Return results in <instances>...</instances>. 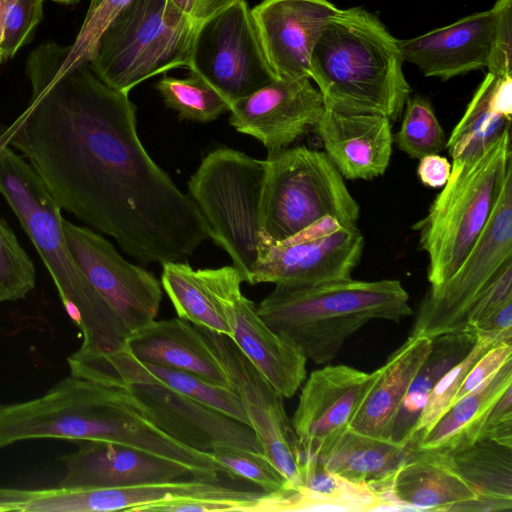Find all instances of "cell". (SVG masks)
<instances>
[{
	"label": "cell",
	"mask_w": 512,
	"mask_h": 512,
	"mask_svg": "<svg viewBox=\"0 0 512 512\" xmlns=\"http://www.w3.org/2000/svg\"><path fill=\"white\" fill-rule=\"evenodd\" d=\"M482 438L512 447V386L501 395L490 411Z\"/></svg>",
	"instance_id": "cell-42"
},
{
	"label": "cell",
	"mask_w": 512,
	"mask_h": 512,
	"mask_svg": "<svg viewBox=\"0 0 512 512\" xmlns=\"http://www.w3.org/2000/svg\"><path fill=\"white\" fill-rule=\"evenodd\" d=\"M161 286L179 318L197 327L232 337L226 314L198 270L184 261L162 264Z\"/></svg>",
	"instance_id": "cell-32"
},
{
	"label": "cell",
	"mask_w": 512,
	"mask_h": 512,
	"mask_svg": "<svg viewBox=\"0 0 512 512\" xmlns=\"http://www.w3.org/2000/svg\"><path fill=\"white\" fill-rule=\"evenodd\" d=\"M364 242L357 226L325 216L284 241L266 245L247 283L303 287L349 279Z\"/></svg>",
	"instance_id": "cell-13"
},
{
	"label": "cell",
	"mask_w": 512,
	"mask_h": 512,
	"mask_svg": "<svg viewBox=\"0 0 512 512\" xmlns=\"http://www.w3.org/2000/svg\"><path fill=\"white\" fill-rule=\"evenodd\" d=\"M409 450V445L380 438L348 427L330 448L318 458L339 476L371 487L384 501L392 477Z\"/></svg>",
	"instance_id": "cell-27"
},
{
	"label": "cell",
	"mask_w": 512,
	"mask_h": 512,
	"mask_svg": "<svg viewBox=\"0 0 512 512\" xmlns=\"http://www.w3.org/2000/svg\"><path fill=\"white\" fill-rule=\"evenodd\" d=\"M42 16L43 0H4V60L13 58L30 41Z\"/></svg>",
	"instance_id": "cell-39"
},
{
	"label": "cell",
	"mask_w": 512,
	"mask_h": 512,
	"mask_svg": "<svg viewBox=\"0 0 512 512\" xmlns=\"http://www.w3.org/2000/svg\"><path fill=\"white\" fill-rule=\"evenodd\" d=\"M512 386V359L477 388L455 401L435 424L410 447L452 452L482 437L490 411Z\"/></svg>",
	"instance_id": "cell-28"
},
{
	"label": "cell",
	"mask_w": 512,
	"mask_h": 512,
	"mask_svg": "<svg viewBox=\"0 0 512 512\" xmlns=\"http://www.w3.org/2000/svg\"><path fill=\"white\" fill-rule=\"evenodd\" d=\"M417 174L422 184L430 188L443 187L451 174V164L439 154H430L419 159Z\"/></svg>",
	"instance_id": "cell-45"
},
{
	"label": "cell",
	"mask_w": 512,
	"mask_h": 512,
	"mask_svg": "<svg viewBox=\"0 0 512 512\" xmlns=\"http://www.w3.org/2000/svg\"><path fill=\"white\" fill-rule=\"evenodd\" d=\"M155 87L180 120L211 122L230 109V102L193 71L185 78L164 76Z\"/></svg>",
	"instance_id": "cell-33"
},
{
	"label": "cell",
	"mask_w": 512,
	"mask_h": 512,
	"mask_svg": "<svg viewBox=\"0 0 512 512\" xmlns=\"http://www.w3.org/2000/svg\"><path fill=\"white\" fill-rule=\"evenodd\" d=\"M503 343L490 336H477L470 352L449 369L430 392L427 402L415 423L408 445L424 435L452 405L467 373L475 362L490 348Z\"/></svg>",
	"instance_id": "cell-35"
},
{
	"label": "cell",
	"mask_w": 512,
	"mask_h": 512,
	"mask_svg": "<svg viewBox=\"0 0 512 512\" xmlns=\"http://www.w3.org/2000/svg\"><path fill=\"white\" fill-rule=\"evenodd\" d=\"M498 22L488 72L512 77V0H496Z\"/></svg>",
	"instance_id": "cell-40"
},
{
	"label": "cell",
	"mask_w": 512,
	"mask_h": 512,
	"mask_svg": "<svg viewBox=\"0 0 512 512\" xmlns=\"http://www.w3.org/2000/svg\"><path fill=\"white\" fill-rule=\"evenodd\" d=\"M445 453L477 495L461 511H511L512 447L482 438Z\"/></svg>",
	"instance_id": "cell-29"
},
{
	"label": "cell",
	"mask_w": 512,
	"mask_h": 512,
	"mask_svg": "<svg viewBox=\"0 0 512 512\" xmlns=\"http://www.w3.org/2000/svg\"><path fill=\"white\" fill-rule=\"evenodd\" d=\"M476 333L468 327L431 338L430 350L401 403L391 439L408 444L427 398L442 376L461 361L476 343Z\"/></svg>",
	"instance_id": "cell-30"
},
{
	"label": "cell",
	"mask_w": 512,
	"mask_h": 512,
	"mask_svg": "<svg viewBox=\"0 0 512 512\" xmlns=\"http://www.w3.org/2000/svg\"><path fill=\"white\" fill-rule=\"evenodd\" d=\"M209 452L230 478L248 480L268 493L290 490L287 479L265 456L226 446H216Z\"/></svg>",
	"instance_id": "cell-37"
},
{
	"label": "cell",
	"mask_w": 512,
	"mask_h": 512,
	"mask_svg": "<svg viewBox=\"0 0 512 512\" xmlns=\"http://www.w3.org/2000/svg\"><path fill=\"white\" fill-rule=\"evenodd\" d=\"M339 10L329 0H262L251 8L264 54L276 78H310L312 51Z\"/></svg>",
	"instance_id": "cell-19"
},
{
	"label": "cell",
	"mask_w": 512,
	"mask_h": 512,
	"mask_svg": "<svg viewBox=\"0 0 512 512\" xmlns=\"http://www.w3.org/2000/svg\"><path fill=\"white\" fill-rule=\"evenodd\" d=\"M431 346L425 336L408 339L377 369L349 427L368 435L390 438L401 403Z\"/></svg>",
	"instance_id": "cell-25"
},
{
	"label": "cell",
	"mask_w": 512,
	"mask_h": 512,
	"mask_svg": "<svg viewBox=\"0 0 512 512\" xmlns=\"http://www.w3.org/2000/svg\"><path fill=\"white\" fill-rule=\"evenodd\" d=\"M53 1L56 3H59V4L72 5V4L79 2L80 0H53ZM101 1L102 0H90V4H89V8H88L87 12L94 10L100 4Z\"/></svg>",
	"instance_id": "cell-48"
},
{
	"label": "cell",
	"mask_w": 512,
	"mask_h": 512,
	"mask_svg": "<svg viewBox=\"0 0 512 512\" xmlns=\"http://www.w3.org/2000/svg\"><path fill=\"white\" fill-rule=\"evenodd\" d=\"M512 260V173L474 247L443 284L430 287L420 303L410 336L433 338L465 328L473 307Z\"/></svg>",
	"instance_id": "cell-11"
},
{
	"label": "cell",
	"mask_w": 512,
	"mask_h": 512,
	"mask_svg": "<svg viewBox=\"0 0 512 512\" xmlns=\"http://www.w3.org/2000/svg\"><path fill=\"white\" fill-rule=\"evenodd\" d=\"M510 173L511 128L472 161L451 167L444 188L414 226L428 256L430 287L448 280L474 247Z\"/></svg>",
	"instance_id": "cell-6"
},
{
	"label": "cell",
	"mask_w": 512,
	"mask_h": 512,
	"mask_svg": "<svg viewBox=\"0 0 512 512\" xmlns=\"http://www.w3.org/2000/svg\"><path fill=\"white\" fill-rule=\"evenodd\" d=\"M67 363L72 375L126 390L140 412L186 446L204 452L226 446L265 456L249 425L150 377L125 347L110 353L75 351Z\"/></svg>",
	"instance_id": "cell-7"
},
{
	"label": "cell",
	"mask_w": 512,
	"mask_h": 512,
	"mask_svg": "<svg viewBox=\"0 0 512 512\" xmlns=\"http://www.w3.org/2000/svg\"><path fill=\"white\" fill-rule=\"evenodd\" d=\"M314 128L344 179L371 180L387 170L394 141L388 117L324 107Z\"/></svg>",
	"instance_id": "cell-22"
},
{
	"label": "cell",
	"mask_w": 512,
	"mask_h": 512,
	"mask_svg": "<svg viewBox=\"0 0 512 512\" xmlns=\"http://www.w3.org/2000/svg\"><path fill=\"white\" fill-rule=\"evenodd\" d=\"M0 193L42 259L67 314L80 329L78 349L89 353L121 349L129 336L76 263L65 238L62 209L29 163L1 139Z\"/></svg>",
	"instance_id": "cell-4"
},
{
	"label": "cell",
	"mask_w": 512,
	"mask_h": 512,
	"mask_svg": "<svg viewBox=\"0 0 512 512\" xmlns=\"http://www.w3.org/2000/svg\"><path fill=\"white\" fill-rule=\"evenodd\" d=\"M377 370L366 373L347 365H328L306 380L291 423L302 457L320 458L349 427Z\"/></svg>",
	"instance_id": "cell-18"
},
{
	"label": "cell",
	"mask_w": 512,
	"mask_h": 512,
	"mask_svg": "<svg viewBox=\"0 0 512 512\" xmlns=\"http://www.w3.org/2000/svg\"><path fill=\"white\" fill-rule=\"evenodd\" d=\"M465 327L473 330L477 336H490L500 342H512V301Z\"/></svg>",
	"instance_id": "cell-43"
},
{
	"label": "cell",
	"mask_w": 512,
	"mask_h": 512,
	"mask_svg": "<svg viewBox=\"0 0 512 512\" xmlns=\"http://www.w3.org/2000/svg\"><path fill=\"white\" fill-rule=\"evenodd\" d=\"M124 347L139 361L190 372L234 390L227 370L199 328L179 317L153 320L133 333Z\"/></svg>",
	"instance_id": "cell-24"
},
{
	"label": "cell",
	"mask_w": 512,
	"mask_h": 512,
	"mask_svg": "<svg viewBox=\"0 0 512 512\" xmlns=\"http://www.w3.org/2000/svg\"><path fill=\"white\" fill-rule=\"evenodd\" d=\"M61 457L66 473L59 486L120 488L177 480L190 474L183 465L142 450L103 441H76Z\"/></svg>",
	"instance_id": "cell-21"
},
{
	"label": "cell",
	"mask_w": 512,
	"mask_h": 512,
	"mask_svg": "<svg viewBox=\"0 0 512 512\" xmlns=\"http://www.w3.org/2000/svg\"><path fill=\"white\" fill-rule=\"evenodd\" d=\"M402 113L400 129L393 137L398 149L412 159H421L446 148L445 132L426 98H409Z\"/></svg>",
	"instance_id": "cell-34"
},
{
	"label": "cell",
	"mask_w": 512,
	"mask_h": 512,
	"mask_svg": "<svg viewBox=\"0 0 512 512\" xmlns=\"http://www.w3.org/2000/svg\"><path fill=\"white\" fill-rule=\"evenodd\" d=\"M232 327V341L284 397H292L306 378L307 358L289 338L270 328L257 306L241 291L243 278L233 265L198 269Z\"/></svg>",
	"instance_id": "cell-15"
},
{
	"label": "cell",
	"mask_w": 512,
	"mask_h": 512,
	"mask_svg": "<svg viewBox=\"0 0 512 512\" xmlns=\"http://www.w3.org/2000/svg\"><path fill=\"white\" fill-rule=\"evenodd\" d=\"M476 493L439 450L409 446L387 493V510L461 511Z\"/></svg>",
	"instance_id": "cell-23"
},
{
	"label": "cell",
	"mask_w": 512,
	"mask_h": 512,
	"mask_svg": "<svg viewBox=\"0 0 512 512\" xmlns=\"http://www.w3.org/2000/svg\"><path fill=\"white\" fill-rule=\"evenodd\" d=\"M198 24L169 0H131L100 34L90 68L102 82L128 94L153 76L187 68Z\"/></svg>",
	"instance_id": "cell-9"
},
{
	"label": "cell",
	"mask_w": 512,
	"mask_h": 512,
	"mask_svg": "<svg viewBox=\"0 0 512 512\" xmlns=\"http://www.w3.org/2000/svg\"><path fill=\"white\" fill-rule=\"evenodd\" d=\"M63 229L86 280L129 337L156 319L163 291L152 272L127 261L91 228L64 219Z\"/></svg>",
	"instance_id": "cell-14"
},
{
	"label": "cell",
	"mask_w": 512,
	"mask_h": 512,
	"mask_svg": "<svg viewBox=\"0 0 512 512\" xmlns=\"http://www.w3.org/2000/svg\"><path fill=\"white\" fill-rule=\"evenodd\" d=\"M198 328L227 370L265 456L287 479L290 490L294 489L300 480L302 453L285 411L284 397L230 337Z\"/></svg>",
	"instance_id": "cell-16"
},
{
	"label": "cell",
	"mask_w": 512,
	"mask_h": 512,
	"mask_svg": "<svg viewBox=\"0 0 512 512\" xmlns=\"http://www.w3.org/2000/svg\"><path fill=\"white\" fill-rule=\"evenodd\" d=\"M92 512H93V488H92Z\"/></svg>",
	"instance_id": "cell-49"
},
{
	"label": "cell",
	"mask_w": 512,
	"mask_h": 512,
	"mask_svg": "<svg viewBox=\"0 0 512 512\" xmlns=\"http://www.w3.org/2000/svg\"><path fill=\"white\" fill-rule=\"evenodd\" d=\"M324 110L310 78L274 79L230 104V125L259 140L267 157L289 148L315 127Z\"/></svg>",
	"instance_id": "cell-17"
},
{
	"label": "cell",
	"mask_w": 512,
	"mask_h": 512,
	"mask_svg": "<svg viewBox=\"0 0 512 512\" xmlns=\"http://www.w3.org/2000/svg\"><path fill=\"white\" fill-rule=\"evenodd\" d=\"M265 174L266 160L219 147L203 157L187 183L210 239L228 253L244 282L268 245L261 227Z\"/></svg>",
	"instance_id": "cell-8"
},
{
	"label": "cell",
	"mask_w": 512,
	"mask_h": 512,
	"mask_svg": "<svg viewBox=\"0 0 512 512\" xmlns=\"http://www.w3.org/2000/svg\"><path fill=\"white\" fill-rule=\"evenodd\" d=\"M396 39L374 13L340 9L320 35L310 59L325 108L397 120L410 98Z\"/></svg>",
	"instance_id": "cell-3"
},
{
	"label": "cell",
	"mask_w": 512,
	"mask_h": 512,
	"mask_svg": "<svg viewBox=\"0 0 512 512\" xmlns=\"http://www.w3.org/2000/svg\"><path fill=\"white\" fill-rule=\"evenodd\" d=\"M244 512V507L238 503L222 500H172L150 505L143 512Z\"/></svg>",
	"instance_id": "cell-44"
},
{
	"label": "cell",
	"mask_w": 512,
	"mask_h": 512,
	"mask_svg": "<svg viewBox=\"0 0 512 512\" xmlns=\"http://www.w3.org/2000/svg\"><path fill=\"white\" fill-rule=\"evenodd\" d=\"M257 311L316 364L334 359L346 340L371 320L399 322L412 314L399 280L352 278L303 287L275 285Z\"/></svg>",
	"instance_id": "cell-5"
},
{
	"label": "cell",
	"mask_w": 512,
	"mask_h": 512,
	"mask_svg": "<svg viewBox=\"0 0 512 512\" xmlns=\"http://www.w3.org/2000/svg\"><path fill=\"white\" fill-rule=\"evenodd\" d=\"M172 5L189 19L200 23L232 0H169Z\"/></svg>",
	"instance_id": "cell-46"
},
{
	"label": "cell",
	"mask_w": 512,
	"mask_h": 512,
	"mask_svg": "<svg viewBox=\"0 0 512 512\" xmlns=\"http://www.w3.org/2000/svg\"><path fill=\"white\" fill-rule=\"evenodd\" d=\"M383 499L368 485L349 481L329 471L317 458L301 462L298 485L274 493L263 511H378Z\"/></svg>",
	"instance_id": "cell-26"
},
{
	"label": "cell",
	"mask_w": 512,
	"mask_h": 512,
	"mask_svg": "<svg viewBox=\"0 0 512 512\" xmlns=\"http://www.w3.org/2000/svg\"><path fill=\"white\" fill-rule=\"evenodd\" d=\"M265 160L261 227L266 244L284 241L325 216L357 226L360 206L325 152L289 147Z\"/></svg>",
	"instance_id": "cell-10"
},
{
	"label": "cell",
	"mask_w": 512,
	"mask_h": 512,
	"mask_svg": "<svg viewBox=\"0 0 512 512\" xmlns=\"http://www.w3.org/2000/svg\"><path fill=\"white\" fill-rule=\"evenodd\" d=\"M497 22V10L493 6L417 37L399 40V47L404 61L418 66L427 77L445 81L488 68Z\"/></svg>",
	"instance_id": "cell-20"
},
{
	"label": "cell",
	"mask_w": 512,
	"mask_h": 512,
	"mask_svg": "<svg viewBox=\"0 0 512 512\" xmlns=\"http://www.w3.org/2000/svg\"><path fill=\"white\" fill-rule=\"evenodd\" d=\"M44 438L120 444L179 463L191 474L208 463L206 452L155 426L126 390L72 374L40 397L0 404V448Z\"/></svg>",
	"instance_id": "cell-2"
},
{
	"label": "cell",
	"mask_w": 512,
	"mask_h": 512,
	"mask_svg": "<svg viewBox=\"0 0 512 512\" xmlns=\"http://www.w3.org/2000/svg\"><path fill=\"white\" fill-rule=\"evenodd\" d=\"M35 282L33 262L11 228L0 220V302L25 298Z\"/></svg>",
	"instance_id": "cell-36"
},
{
	"label": "cell",
	"mask_w": 512,
	"mask_h": 512,
	"mask_svg": "<svg viewBox=\"0 0 512 512\" xmlns=\"http://www.w3.org/2000/svg\"><path fill=\"white\" fill-rule=\"evenodd\" d=\"M4 37V0H0V64L4 60L2 42Z\"/></svg>",
	"instance_id": "cell-47"
},
{
	"label": "cell",
	"mask_w": 512,
	"mask_h": 512,
	"mask_svg": "<svg viewBox=\"0 0 512 512\" xmlns=\"http://www.w3.org/2000/svg\"><path fill=\"white\" fill-rule=\"evenodd\" d=\"M494 80V74L488 72L485 75L447 139L446 148L452 158L451 167L472 161L505 130L511 128L512 119L505 117L497 109L493 95Z\"/></svg>",
	"instance_id": "cell-31"
},
{
	"label": "cell",
	"mask_w": 512,
	"mask_h": 512,
	"mask_svg": "<svg viewBox=\"0 0 512 512\" xmlns=\"http://www.w3.org/2000/svg\"><path fill=\"white\" fill-rule=\"evenodd\" d=\"M130 1L102 0L94 10L87 12L74 42L69 45L68 55L57 72H65L89 63L100 34L112 18Z\"/></svg>",
	"instance_id": "cell-38"
},
{
	"label": "cell",
	"mask_w": 512,
	"mask_h": 512,
	"mask_svg": "<svg viewBox=\"0 0 512 512\" xmlns=\"http://www.w3.org/2000/svg\"><path fill=\"white\" fill-rule=\"evenodd\" d=\"M62 54L40 45L27 59V108L0 133L62 210L112 237L143 264L184 261L210 239L196 204L150 157L128 94L89 63L58 73Z\"/></svg>",
	"instance_id": "cell-1"
},
{
	"label": "cell",
	"mask_w": 512,
	"mask_h": 512,
	"mask_svg": "<svg viewBox=\"0 0 512 512\" xmlns=\"http://www.w3.org/2000/svg\"><path fill=\"white\" fill-rule=\"evenodd\" d=\"M510 359H512V342L499 343L486 351L467 373L454 402L493 376Z\"/></svg>",
	"instance_id": "cell-41"
},
{
	"label": "cell",
	"mask_w": 512,
	"mask_h": 512,
	"mask_svg": "<svg viewBox=\"0 0 512 512\" xmlns=\"http://www.w3.org/2000/svg\"><path fill=\"white\" fill-rule=\"evenodd\" d=\"M187 69L230 104L276 79L246 0H232L197 25Z\"/></svg>",
	"instance_id": "cell-12"
}]
</instances>
